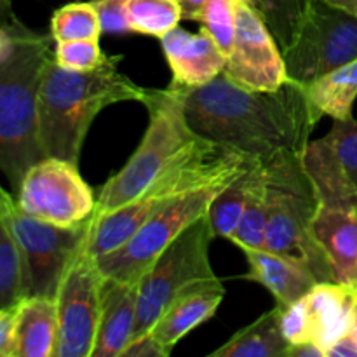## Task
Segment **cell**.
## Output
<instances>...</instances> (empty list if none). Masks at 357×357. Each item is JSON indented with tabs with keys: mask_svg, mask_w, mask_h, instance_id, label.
<instances>
[{
	"mask_svg": "<svg viewBox=\"0 0 357 357\" xmlns=\"http://www.w3.org/2000/svg\"><path fill=\"white\" fill-rule=\"evenodd\" d=\"M248 261L246 279L258 282L274 295L279 307H288L312 291L316 279L300 265L268 250H243Z\"/></svg>",
	"mask_w": 357,
	"mask_h": 357,
	"instance_id": "18",
	"label": "cell"
},
{
	"mask_svg": "<svg viewBox=\"0 0 357 357\" xmlns=\"http://www.w3.org/2000/svg\"><path fill=\"white\" fill-rule=\"evenodd\" d=\"M303 164L312 178L317 209L312 234L342 284L357 288V190L326 138L310 142Z\"/></svg>",
	"mask_w": 357,
	"mask_h": 357,
	"instance_id": "7",
	"label": "cell"
},
{
	"mask_svg": "<svg viewBox=\"0 0 357 357\" xmlns=\"http://www.w3.org/2000/svg\"><path fill=\"white\" fill-rule=\"evenodd\" d=\"M197 23L211 33L216 44L227 56L230 54L236 38V7L234 0H208L197 17Z\"/></svg>",
	"mask_w": 357,
	"mask_h": 357,
	"instance_id": "29",
	"label": "cell"
},
{
	"mask_svg": "<svg viewBox=\"0 0 357 357\" xmlns=\"http://www.w3.org/2000/svg\"><path fill=\"white\" fill-rule=\"evenodd\" d=\"M14 326H16V307H0V356L13 357Z\"/></svg>",
	"mask_w": 357,
	"mask_h": 357,
	"instance_id": "35",
	"label": "cell"
},
{
	"mask_svg": "<svg viewBox=\"0 0 357 357\" xmlns=\"http://www.w3.org/2000/svg\"><path fill=\"white\" fill-rule=\"evenodd\" d=\"M126 9L135 33L155 38H162L183 20L178 0H128Z\"/></svg>",
	"mask_w": 357,
	"mask_h": 357,
	"instance_id": "26",
	"label": "cell"
},
{
	"mask_svg": "<svg viewBox=\"0 0 357 357\" xmlns=\"http://www.w3.org/2000/svg\"><path fill=\"white\" fill-rule=\"evenodd\" d=\"M101 23L93 2H72L59 7L51 17V37L54 42L96 38L100 40Z\"/></svg>",
	"mask_w": 357,
	"mask_h": 357,
	"instance_id": "27",
	"label": "cell"
},
{
	"mask_svg": "<svg viewBox=\"0 0 357 357\" xmlns=\"http://www.w3.org/2000/svg\"><path fill=\"white\" fill-rule=\"evenodd\" d=\"M222 187H209L192 192L171 202L146 220L119 250L98 258L101 274L115 281L136 284L160 253L187 229L208 213L213 197Z\"/></svg>",
	"mask_w": 357,
	"mask_h": 357,
	"instance_id": "10",
	"label": "cell"
},
{
	"mask_svg": "<svg viewBox=\"0 0 357 357\" xmlns=\"http://www.w3.org/2000/svg\"><path fill=\"white\" fill-rule=\"evenodd\" d=\"M21 21L14 20L9 24H0V63L7 61L14 54L17 45Z\"/></svg>",
	"mask_w": 357,
	"mask_h": 357,
	"instance_id": "36",
	"label": "cell"
},
{
	"mask_svg": "<svg viewBox=\"0 0 357 357\" xmlns=\"http://www.w3.org/2000/svg\"><path fill=\"white\" fill-rule=\"evenodd\" d=\"M16 20L10 10V0H0V24H9Z\"/></svg>",
	"mask_w": 357,
	"mask_h": 357,
	"instance_id": "41",
	"label": "cell"
},
{
	"mask_svg": "<svg viewBox=\"0 0 357 357\" xmlns=\"http://www.w3.org/2000/svg\"><path fill=\"white\" fill-rule=\"evenodd\" d=\"M305 296L298 300V302L291 303V305L281 307V328L289 345L314 342L312 319H310Z\"/></svg>",
	"mask_w": 357,
	"mask_h": 357,
	"instance_id": "32",
	"label": "cell"
},
{
	"mask_svg": "<svg viewBox=\"0 0 357 357\" xmlns=\"http://www.w3.org/2000/svg\"><path fill=\"white\" fill-rule=\"evenodd\" d=\"M10 218L23 257L24 296L54 298L66 268L86 246L91 218L75 227H58L26 215L16 201Z\"/></svg>",
	"mask_w": 357,
	"mask_h": 357,
	"instance_id": "11",
	"label": "cell"
},
{
	"mask_svg": "<svg viewBox=\"0 0 357 357\" xmlns=\"http://www.w3.org/2000/svg\"><path fill=\"white\" fill-rule=\"evenodd\" d=\"M268 223L267 185H265V164L253 181L243 216L230 241L241 250H264Z\"/></svg>",
	"mask_w": 357,
	"mask_h": 357,
	"instance_id": "25",
	"label": "cell"
},
{
	"mask_svg": "<svg viewBox=\"0 0 357 357\" xmlns=\"http://www.w3.org/2000/svg\"><path fill=\"white\" fill-rule=\"evenodd\" d=\"M58 340L56 300L24 296L16 305L13 357H54Z\"/></svg>",
	"mask_w": 357,
	"mask_h": 357,
	"instance_id": "19",
	"label": "cell"
},
{
	"mask_svg": "<svg viewBox=\"0 0 357 357\" xmlns=\"http://www.w3.org/2000/svg\"><path fill=\"white\" fill-rule=\"evenodd\" d=\"M16 197L0 187V307H16L24 298V271L14 234L13 204Z\"/></svg>",
	"mask_w": 357,
	"mask_h": 357,
	"instance_id": "23",
	"label": "cell"
},
{
	"mask_svg": "<svg viewBox=\"0 0 357 357\" xmlns=\"http://www.w3.org/2000/svg\"><path fill=\"white\" fill-rule=\"evenodd\" d=\"M223 296L225 288L220 279L194 286L181 293L149 331L162 345L164 351L171 354L181 338L215 316L220 303L223 302Z\"/></svg>",
	"mask_w": 357,
	"mask_h": 357,
	"instance_id": "17",
	"label": "cell"
},
{
	"mask_svg": "<svg viewBox=\"0 0 357 357\" xmlns=\"http://www.w3.org/2000/svg\"><path fill=\"white\" fill-rule=\"evenodd\" d=\"M352 333L357 338V289H356V298H354V309H352Z\"/></svg>",
	"mask_w": 357,
	"mask_h": 357,
	"instance_id": "42",
	"label": "cell"
},
{
	"mask_svg": "<svg viewBox=\"0 0 357 357\" xmlns=\"http://www.w3.org/2000/svg\"><path fill=\"white\" fill-rule=\"evenodd\" d=\"M143 105L149 110V128L128 162L101 187L93 216L107 215L138 197L201 139L185 117L178 87L169 84L167 89H149Z\"/></svg>",
	"mask_w": 357,
	"mask_h": 357,
	"instance_id": "6",
	"label": "cell"
},
{
	"mask_svg": "<svg viewBox=\"0 0 357 357\" xmlns=\"http://www.w3.org/2000/svg\"><path fill=\"white\" fill-rule=\"evenodd\" d=\"M236 7V38L223 70L230 80L246 89H279L288 77L284 56L261 14L243 0Z\"/></svg>",
	"mask_w": 357,
	"mask_h": 357,
	"instance_id": "14",
	"label": "cell"
},
{
	"mask_svg": "<svg viewBox=\"0 0 357 357\" xmlns=\"http://www.w3.org/2000/svg\"><path fill=\"white\" fill-rule=\"evenodd\" d=\"M16 202L26 215L58 227H75L93 216L94 192L79 173V164L44 157L23 176Z\"/></svg>",
	"mask_w": 357,
	"mask_h": 357,
	"instance_id": "12",
	"label": "cell"
},
{
	"mask_svg": "<svg viewBox=\"0 0 357 357\" xmlns=\"http://www.w3.org/2000/svg\"><path fill=\"white\" fill-rule=\"evenodd\" d=\"M305 93L321 117L330 115L333 121L352 119L357 98V59L305 84Z\"/></svg>",
	"mask_w": 357,
	"mask_h": 357,
	"instance_id": "22",
	"label": "cell"
},
{
	"mask_svg": "<svg viewBox=\"0 0 357 357\" xmlns=\"http://www.w3.org/2000/svg\"><path fill=\"white\" fill-rule=\"evenodd\" d=\"M331 6L338 7V9H344L345 13L352 14L357 17V0H326Z\"/></svg>",
	"mask_w": 357,
	"mask_h": 357,
	"instance_id": "40",
	"label": "cell"
},
{
	"mask_svg": "<svg viewBox=\"0 0 357 357\" xmlns=\"http://www.w3.org/2000/svg\"><path fill=\"white\" fill-rule=\"evenodd\" d=\"M356 289L342 282H317L305 296L312 319L314 342L321 345L324 352L352 330Z\"/></svg>",
	"mask_w": 357,
	"mask_h": 357,
	"instance_id": "20",
	"label": "cell"
},
{
	"mask_svg": "<svg viewBox=\"0 0 357 357\" xmlns=\"http://www.w3.org/2000/svg\"><path fill=\"white\" fill-rule=\"evenodd\" d=\"M174 87L188 124L201 138L261 162L284 152L303 153L323 119L310 105L305 86L291 79L279 89L255 91L220 73L202 86Z\"/></svg>",
	"mask_w": 357,
	"mask_h": 357,
	"instance_id": "1",
	"label": "cell"
},
{
	"mask_svg": "<svg viewBox=\"0 0 357 357\" xmlns=\"http://www.w3.org/2000/svg\"><path fill=\"white\" fill-rule=\"evenodd\" d=\"M213 239L208 215H202L150 265L138 281V314L132 338L146 333L181 293L218 279L209 261Z\"/></svg>",
	"mask_w": 357,
	"mask_h": 357,
	"instance_id": "8",
	"label": "cell"
},
{
	"mask_svg": "<svg viewBox=\"0 0 357 357\" xmlns=\"http://www.w3.org/2000/svg\"><path fill=\"white\" fill-rule=\"evenodd\" d=\"M288 357H326V352L316 342H305V344L291 345Z\"/></svg>",
	"mask_w": 357,
	"mask_h": 357,
	"instance_id": "38",
	"label": "cell"
},
{
	"mask_svg": "<svg viewBox=\"0 0 357 357\" xmlns=\"http://www.w3.org/2000/svg\"><path fill=\"white\" fill-rule=\"evenodd\" d=\"M51 35L20 24L17 45L0 63V171L17 192L26 171L44 159L38 139V86L54 56Z\"/></svg>",
	"mask_w": 357,
	"mask_h": 357,
	"instance_id": "4",
	"label": "cell"
},
{
	"mask_svg": "<svg viewBox=\"0 0 357 357\" xmlns=\"http://www.w3.org/2000/svg\"><path fill=\"white\" fill-rule=\"evenodd\" d=\"M178 2H180V0H178Z\"/></svg>",
	"mask_w": 357,
	"mask_h": 357,
	"instance_id": "43",
	"label": "cell"
},
{
	"mask_svg": "<svg viewBox=\"0 0 357 357\" xmlns=\"http://www.w3.org/2000/svg\"><path fill=\"white\" fill-rule=\"evenodd\" d=\"M314 2L316 0H261L258 13L274 33L282 52L293 44L300 24Z\"/></svg>",
	"mask_w": 357,
	"mask_h": 357,
	"instance_id": "28",
	"label": "cell"
},
{
	"mask_svg": "<svg viewBox=\"0 0 357 357\" xmlns=\"http://www.w3.org/2000/svg\"><path fill=\"white\" fill-rule=\"evenodd\" d=\"M107 54L101 51L100 40L96 38H80V40L56 42L54 61L66 70L89 72L105 61Z\"/></svg>",
	"mask_w": 357,
	"mask_h": 357,
	"instance_id": "30",
	"label": "cell"
},
{
	"mask_svg": "<svg viewBox=\"0 0 357 357\" xmlns=\"http://www.w3.org/2000/svg\"><path fill=\"white\" fill-rule=\"evenodd\" d=\"M326 357H357V338L352 331L338 338L326 351Z\"/></svg>",
	"mask_w": 357,
	"mask_h": 357,
	"instance_id": "37",
	"label": "cell"
},
{
	"mask_svg": "<svg viewBox=\"0 0 357 357\" xmlns=\"http://www.w3.org/2000/svg\"><path fill=\"white\" fill-rule=\"evenodd\" d=\"M122 56H107L89 72L66 70L54 61L45 65L38 86V139L44 157L79 164L91 124L101 110L122 101L146 100L149 89L119 72Z\"/></svg>",
	"mask_w": 357,
	"mask_h": 357,
	"instance_id": "2",
	"label": "cell"
},
{
	"mask_svg": "<svg viewBox=\"0 0 357 357\" xmlns=\"http://www.w3.org/2000/svg\"><path fill=\"white\" fill-rule=\"evenodd\" d=\"M138 314V282L105 278L101 312L91 357H121L131 342Z\"/></svg>",
	"mask_w": 357,
	"mask_h": 357,
	"instance_id": "16",
	"label": "cell"
},
{
	"mask_svg": "<svg viewBox=\"0 0 357 357\" xmlns=\"http://www.w3.org/2000/svg\"><path fill=\"white\" fill-rule=\"evenodd\" d=\"M288 77L309 84L357 59V17L326 0H316L293 44L282 52Z\"/></svg>",
	"mask_w": 357,
	"mask_h": 357,
	"instance_id": "9",
	"label": "cell"
},
{
	"mask_svg": "<svg viewBox=\"0 0 357 357\" xmlns=\"http://www.w3.org/2000/svg\"><path fill=\"white\" fill-rule=\"evenodd\" d=\"M105 275L86 246L66 268L58 293V340L54 357H91L101 312Z\"/></svg>",
	"mask_w": 357,
	"mask_h": 357,
	"instance_id": "13",
	"label": "cell"
},
{
	"mask_svg": "<svg viewBox=\"0 0 357 357\" xmlns=\"http://www.w3.org/2000/svg\"><path fill=\"white\" fill-rule=\"evenodd\" d=\"M324 138L328 139L357 190V121L354 117L347 121H335L333 128Z\"/></svg>",
	"mask_w": 357,
	"mask_h": 357,
	"instance_id": "31",
	"label": "cell"
},
{
	"mask_svg": "<svg viewBox=\"0 0 357 357\" xmlns=\"http://www.w3.org/2000/svg\"><path fill=\"white\" fill-rule=\"evenodd\" d=\"M166 351L162 349V345L155 340L150 331L146 333L138 335V337L131 338V342L128 344V347L124 349L121 357H167Z\"/></svg>",
	"mask_w": 357,
	"mask_h": 357,
	"instance_id": "34",
	"label": "cell"
},
{
	"mask_svg": "<svg viewBox=\"0 0 357 357\" xmlns=\"http://www.w3.org/2000/svg\"><path fill=\"white\" fill-rule=\"evenodd\" d=\"M100 16L103 33L126 35L132 33L128 20V0H93Z\"/></svg>",
	"mask_w": 357,
	"mask_h": 357,
	"instance_id": "33",
	"label": "cell"
},
{
	"mask_svg": "<svg viewBox=\"0 0 357 357\" xmlns=\"http://www.w3.org/2000/svg\"><path fill=\"white\" fill-rule=\"evenodd\" d=\"M206 2H208V0H180L181 16H183V20L197 21L199 14H201Z\"/></svg>",
	"mask_w": 357,
	"mask_h": 357,
	"instance_id": "39",
	"label": "cell"
},
{
	"mask_svg": "<svg viewBox=\"0 0 357 357\" xmlns=\"http://www.w3.org/2000/svg\"><path fill=\"white\" fill-rule=\"evenodd\" d=\"M302 155L284 152L264 162L268 201L265 250L295 261L317 282H338L326 251L312 234L317 195Z\"/></svg>",
	"mask_w": 357,
	"mask_h": 357,
	"instance_id": "5",
	"label": "cell"
},
{
	"mask_svg": "<svg viewBox=\"0 0 357 357\" xmlns=\"http://www.w3.org/2000/svg\"><path fill=\"white\" fill-rule=\"evenodd\" d=\"M162 52L173 73V86L195 87L223 73L229 56L206 28L197 33L176 26L160 38Z\"/></svg>",
	"mask_w": 357,
	"mask_h": 357,
	"instance_id": "15",
	"label": "cell"
},
{
	"mask_svg": "<svg viewBox=\"0 0 357 357\" xmlns=\"http://www.w3.org/2000/svg\"><path fill=\"white\" fill-rule=\"evenodd\" d=\"M261 167H264L261 160L250 159L246 166L239 171V174L213 197L206 215H208L215 239L216 237L230 239L232 234L236 232L244 206H246L248 195H250L253 181L260 174Z\"/></svg>",
	"mask_w": 357,
	"mask_h": 357,
	"instance_id": "24",
	"label": "cell"
},
{
	"mask_svg": "<svg viewBox=\"0 0 357 357\" xmlns=\"http://www.w3.org/2000/svg\"><path fill=\"white\" fill-rule=\"evenodd\" d=\"M251 157L201 138L143 194L103 216H91L86 250L98 260L119 250L143 223L171 202L209 187L230 183Z\"/></svg>",
	"mask_w": 357,
	"mask_h": 357,
	"instance_id": "3",
	"label": "cell"
},
{
	"mask_svg": "<svg viewBox=\"0 0 357 357\" xmlns=\"http://www.w3.org/2000/svg\"><path fill=\"white\" fill-rule=\"evenodd\" d=\"M289 342L281 328V307L258 317L250 326L237 331L211 357H288Z\"/></svg>",
	"mask_w": 357,
	"mask_h": 357,
	"instance_id": "21",
	"label": "cell"
}]
</instances>
